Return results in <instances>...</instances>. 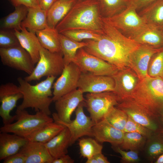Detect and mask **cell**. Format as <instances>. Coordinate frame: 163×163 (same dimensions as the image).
<instances>
[{
    "mask_svg": "<svg viewBox=\"0 0 163 163\" xmlns=\"http://www.w3.org/2000/svg\"><path fill=\"white\" fill-rule=\"evenodd\" d=\"M103 29L97 40H85L84 47L89 53L115 66L119 69L129 67L130 57L141 45L123 34L102 17Z\"/></svg>",
    "mask_w": 163,
    "mask_h": 163,
    "instance_id": "6da1fadb",
    "label": "cell"
},
{
    "mask_svg": "<svg viewBox=\"0 0 163 163\" xmlns=\"http://www.w3.org/2000/svg\"><path fill=\"white\" fill-rule=\"evenodd\" d=\"M103 24L97 0H77L55 28L59 33L69 30L86 29L101 34Z\"/></svg>",
    "mask_w": 163,
    "mask_h": 163,
    "instance_id": "7a4b0ae2",
    "label": "cell"
},
{
    "mask_svg": "<svg viewBox=\"0 0 163 163\" xmlns=\"http://www.w3.org/2000/svg\"><path fill=\"white\" fill-rule=\"evenodd\" d=\"M56 77L48 76L43 81L35 85L21 77L17 78L19 88L23 95V101L17 109H25L31 108L36 112H42L50 116L51 114L50 107L53 101L51 88Z\"/></svg>",
    "mask_w": 163,
    "mask_h": 163,
    "instance_id": "3957f363",
    "label": "cell"
},
{
    "mask_svg": "<svg viewBox=\"0 0 163 163\" xmlns=\"http://www.w3.org/2000/svg\"><path fill=\"white\" fill-rule=\"evenodd\" d=\"M131 98L156 117L163 114V79L148 75L141 80Z\"/></svg>",
    "mask_w": 163,
    "mask_h": 163,
    "instance_id": "277c9868",
    "label": "cell"
},
{
    "mask_svg": "<svg viewBox=\"0 0 163 163\" xmlns=\"http://www.w3.org/2000/svg\"><path fill=\"white\" fill-rule=\"evenodd\" d=\"M15 113L16 122L3 125L0 132L11 133L25 138L44 124L54 121L53 118L41 111L30 114L25 109H17Z\"/></svg>",
    "mask_w": 163,
    "mask_h": 163,
    "instance_id": "5b68a950",
    "label": "cell"
},
{
    "mask_svg": "<svg viewBox=\"0 0 163 163\" xmlns=\"http://www.w3.org/2000/svg\"><path fill=\"white\" fill-rule=\"evenodd\" d=\"M40 59L31 74L24 79L29 82L40 80L44 76L57 77L61 75L64 67L61 52H52L38 44Z\"/></svg>",
    "mask_w": 163,
    "mask_h": 163,
    "instance_id": "8992f818",
    "label": "cell"
},
{
    "mask_svg": "<svg viewBox=\"0 0 163 163\" xmlns=\"http://www.w3.org/2000/svg\"><path fill=\"white\" fill-rule=\"evenodd\" d=\"M120 101L113 91L89 93L85 96V107L94 123L103 119L107 113Z\"/></svg>",
    "mask_w": 163,
    "mask_h": 163,
    "instance_id": "52a82bcc",
    "label": "cell"
},
{
    "mask_svg": "<svg viewBox=\"0 0 163 163\" xmlns=\"http://www.w3.org/2000/svg\"><path fill=\"white\" fill-rule=\"evenodd\" d=\"M73 62L79 67L82 73L112 76L119 69L115 66L88 53L84 48L78 50Z\"/></svg>",
    "mask_w": 163,
    "mask_h": 163,
    "instance_id": "ba28073f",
    "label": "cell"
},
{
    "mask_svg": "<svg viewBox=\"0 0 163 163\" xmlns=\"http://www.w3.org/2000/svg\"><path fill=\"white\" fill-rule=\"evenodd\" d=\"M103 18L123 34L128 35V37L146 24L137 14L136 9L130 5H128L124 10L111 17Z\"/></svg>",
    "mask_w": 163,
    "mask_h": 163,
    "instance_id": "9c48e42d",
    "label": "cell"
},
{
    "mask_svg": "<svg viewBox=\"0 0 163 163\" xmlns=\"http://www.w3.org/2000/svg\"><path fill=\"white\" fill-rule=\"evenodd\" d=\"M84 101L80 103L75 110V118L69 123H65L58 119L54 113L52 114L54 121L67 128L71 134L70 145L79 138L85 136L93 137L92 127L95 124L91 117L86 115L84 112Z\"/></svg>",
    "mask_w": 163,
    "mask_h": 163,
    "instance_id": "30bf717a",
    "label": "cell"
},
{
    "mask_svg": "<svg viewBox=\"0 0 163 163\" xmlns=\"http://www.w3.org/2000/svg\"><path fill=\"white\" fill-rule=\"evenodd\" d=\"M0 56L3 65L24 71L29 75L35 67L30 54L21 46L0 48Z\"/></svg>",
    "mask_w": 163,
    "mask_h": 163,
    "instance_id": "8fae6325",
    "label": "cell"
},
{
    "mask_svg": "<svg viewBox=\"0 0 163 163\" xmlns=\"http://www.w3.org/2000/svg\"><path fill=\"white\" fill-rule=\"evenodd\" d=\"M82 73L79 67L73 62L65 66L60 76L53 84V101L77 89Z\"/></svg>",
    "mask_w": 163,
    "mask_h": 163,
    "instance_id": "7c38bea8",
    "label": "cell"
},
{
    "mask_svg": "<svg viewBox=\"0 0 163 163\" xmlns=\"http://www.w3.org/2000/svg\"><path fill=\"white\" fill-rule=\"evenodd\" d=\"M19 86L12 83L2 84L0 86V116L3 125H7L15 120V116L10 112L16 106L17 101L23 98Z\"/></svg>",
    "mask_w": 163,
    "mask_h": 163,
    "instance_id": "4fadbf2b",
    "label": "cell"
},
{
    "mask_svg": "<svg viewBox=\"0 0 163 163\" xmlns=\"http://www.w3.org/2000/svg\"><path fill=\"white\" fill-rule=\"evenodd\" d=\"M116 107L124 111L134 121L153 131L158 129L155 120L156 117L132 98L121 100Z\"/></svg>",
    "mask_w": 163,
    "mask_h": 163,
    "instance_id": "5bb4252c",
    "label": "cell"
},
{
    "mask_svg": "<svg viewBox=\"0 0 163 163\" xmlns=\"http://www.w3.org/2000/svg\"><path fill=\"white\" fill-rule=\"evenodd\" d=\"M115 86L114 80L112 76L82 72L78 88L83 93H97L114 92Z\"/></svg>",
    "mask_w": 163,
    "mask_h": 163,
    "instance_id": "9a60e30c",
    "label": "cell"
},
{
    "mask_svg": "<svg viewBox=\"0 0 163 163\" xmlns=\"http://www.w3.org/2000/svg\"><path fill=\"white\" fill-rule=\"evenodd\" d=\"M115 83L114 92L121 100L131 98L132 94L141 81L130 67L119 69L112 76Z\"/></svg>",
    "mask_w": 163,
    "mask_h": 163,
    "instance_id": "2e32d148",
    "label": "cell"
},
{
    "mask_svg": "<svg viewBox=\"0 0 163 163\" xmlns=\"http://www.w3.org/2000/svg\"><path fill=\"white\" fill-rule=\"evenodd\" d=\"M85 100L83 93L80 89H77L63 95L55 102L57 112L53 113L59 120L70 123L72 120L71 118L73 112Z\"/></svg>",
    "mask_w": 163,
    "mask_h": 163,
    "instance_id": "e0dca14e",
    "label": "cell"
},
{
    "mask_svg": "<svg viewBox=\"0 0 163 163\" xmlns=\"http://www.w3.org/2000/svg\"><path fill=\"white\" fill-rule=\"evenodd\" d=\"M163 49L141 45L132 54L129 58V67L135 72L140 80L148 75V66L152 56Z\"/></svg>",
    "mask_w": 163,
    "mask_h": 163,
    "instance_id": "ac0fdd59",
    "label": "cell"
},
{
    "mask_svg": "<svg viewBox=\"0 0 163 163\" xmlns=\"http://www.w3.org/2000/svg\"><path fill=\"white\" fill-rule=\"evenodd\" d=\"M93 136L98 142L110 143L113 147H119L124 133L117 129L103 119L95 123L92 129Z\"/></svg>",
    "mask_w": 163,
    "mask_h": 163,
    "instance_id": "d6986e66",
    "label": "cell"
},
{
    "mask_svg": "<svg viewBox=\"0 0 163 163\" xmlns=\"http://www.w3.org/2000/svg\"><path fill=\"white\" fill-rule=\"evenodd\" d=\"M129 37L141 45L163 48V32L159 28L152 25L146 24Z\"/></svg>",
    "mask_w": 163,
    "mask_h": 163,
    "instance_id": "ffe728a7",
    "label": "cell"
},
{
    "mask_svg": "<svg viewBox=\"0 0 163 163\" xmlns=\"http://www.w3.org/2000/svg\"><path fill=\"white\" fill-rule=\"evenodd\" d=\"M19 152L26 158L25 163H52L54 160L44 143L29 141Z\"/></svg>",
    "mask_w": 163,
    "mask_h": 163,
    "instance_id": "44dd1931",
    "label": "cell"
},
{
    "mask_svg": "<svg viewBox=\"0 0 163 163\" xmlns=\"http://www.w3.org/2000/svg\"><path fill=\"white\" fill-rule=\"evenodd\" d=\"M28 141L25 138L14 134L0 132V160L18 152Z\"/></svg>",
    "mask_w": 163,
    "mask_h": 163,
    "instance_id": "7402d4cb",
    "label": "cell"
},
{
    "mask_svg": "<svg viewBox=\"0 0 163 163\" xmlns=\"http://www.w3.org/2000/svg\"><path fill=\"white\" fill-rule=\"evenodd\" d=\"M70 142V132L68 129L65 127L59 133L44 144L54 159L67 154Z\"/></svg>",
    "mask_w": 163,
    "mask_h": 163,
    "instance_id": "603a6c76",
    "label": "cell"
},
{
    "mask_svg": "<svg viewBox=\"0 0 163 163\" xmlns=\"http://www.w3.org/2000/svg\"><path fill=\"white\" fill-rule=\"evenodd\" d=\"M14 31L21 46L29 53L34 64L37 63L40 59L38 48L39 42L35 34L24 27L20 31L16 29Z\"/></svg>",
    "mask_w": 163,
    "mask_h": 163,
    "instance_id": "cb8c5ba5",
    "label": "cell"
},
{
    "mask_svg": "<svg viewBox=\"0 0 163 163\" xmlns=\"http://www.w3.org/2000/svg\"><path fill=\"white\" fill-rule=\"evenodd\" d=\"M47 13L40 6L28 8L27 15L21 23L22 27L35 34L37 31L46 28L48 27Z\"/></svg>",
    "mask_w": 163,
    "mask_h": 163,
    "instance_id": "d4e9b609",
    "label": "cell"
},
{
    "mask_svg": "<svg viewBox=\"0 0 163 163\" xmlns=\"http://www.w3.org/2000/svg\"><path fill=\"white\" fill-rule=\"evenodd\" d=\"M77 0H57L47 11L48 26L55 28L65 17Z\"/></svg>",
    "mask_w": 163,
    "mask_h": 163,
    "instance_id": "484cf974",
    "label": "cell"
},
{
    "mask_svg": "<svg viewBox=\"0 0 163 163\" xmlns=\"http://www.w3.org/2000/svg\"><path fill=\"white\" fill-rule=\"evenodd\" d=\"M65 127L63 125L51 122L46 123L25 138L29 141L46 143L59 133Z\"/></svg>",
    "mask_w": 163,
    "mask_h": 163,
    "instance_id": "4316f807",
    "label": "cell"
},
{
    "mask_svg": "<svg viewBox=\"0 0 163 163\" xmlns=\"http://www.w3.org/2000/svg\"><path fill=\"white\" fill-rule=\"evenodd\" d=\"M35 34L43 47L52 52H61L59 33L55 28L48 26Z\"/></svg>",
    "mask_w": 163,
    "mask_h": 163,
    "instance_id": "83f0119b",
    "label": "cell"
},
{
    "mask_svg": "<svg viewBox=\"0 0 163 163\" xmlns=\"http://www.w3.org/2000/svg\"><path fill=\"white\" fill-rule=\"evenodd\" d=\"M139 13L146 24L160 28L163 25V0H155Z\"/></svg>",
    "mask_w": 163,
    "mask_h": 163,
    "instance_id": "f1b7e54d",
    "label": "cell"
},
{
    "mask_svg": "<svg viewBox=\"0 0 163 163\" xmlns=\"http://www.w3.org/2000/svg\"><path fill=\"white\" fill-rule=\"evenodd\" d=\"M15 8V10L13 12L2 19L0 22L1 29L21 30V23L27 15L28 8L24 5Z\"/></svg>",
    "mask_w": 163,
    "mask_h": 163,
    "instance_id": "f546056e",
    "label": "cell"
},
{
    "mask_svg": "<svg viewBox=\"0 0 163 163\" xmlns=\"http://www.w3.org/2000/svg\"><path fill=\"white\" fill-rule=\"evenodd\" d=\"M59 39L64 66L73 62L78 50L87 45L85 41H75L61 33H59Z\"/></svg>",
    "mask_w": 163,
    "mask_h": 163,
    "instance_id": "4dcf8cb0",
    "label": "cell"
},
{
    "mask_svg": "<svg viewBox=\"0 0 163 163\" xmlns=\"http://www.w3.org/2000/svg\"><path fill=\"white\" fill-rule=\"evenodd\" d=\"M101 16L111 17L123 11L128 5V0H97Z\"/></svg>",
    "mask_w": 163,
    "mask_h": 163,
    "instance_id": "1f68e13d",
    "label": "cell"
},
{
    "mask_svg": "<svg viewBox=\"0 0 163 163\" xmlns=\"http://www.w3.org/2000/svg\"><path fill=\"white\" fill-rule=\"evenodd\" d=\"M146 139L137 133H124L122 142L119 147L126 151L129 150L138 152L144 146Z\"/></svg>",
    "mask_w": 163,
    "mask_h": 163,
    "instance_id": "d6a6232c",
    "label": "cell"
},
{
    "mask_svg": "<svg viewBox=\"0 0 163 163\" xmlns=\"http://www.w3.org/2000/svg\"><path fill=\"white\" fill-rule=\"evenodd\" d=\"M78 145L81 156L87 158L102 152L103 148L96 139L91 138L79 139Z\"/></svg>",
    "mask_w": 163,
    "mask_h": 163,
    "instance_id": "836d02e7",
    "label": "cell"
},
{
    "mask_svg": "<svg viewBox=\"0 0 163 163\" xmlns=\"http://www.w3.org/2000/svg\"><path fill=\"white\" fill-rule=\"evenodd\" d=\"M128 118V115L124 111L115 106L107 113L104 119L116 129L123 131Z\"/></svg>",
    "mask_w": 163,
    "mask_h": 163,
    "instance_id": "e575fe53",
    "label": "cell"
},
{
    "mask_svg": "<svg viewBox=\"0 0 163 163\" xmlns=\"http://www.w3.org/2000/svg\"><path fill=\"white\" fill-rule=\"evenodd\" d=\"M70 39L78 42L88 40H96L100 37L101 34L86 29H75L63 31L61 33Z\"/></svg>",
    "mask_w": 163,
    "mask_h": 163,
    "instance_id": "d590c367",
    "label": "cell"
},
{
    "mask_svg": "<svg viewBox=\"0 0 163 163\" xmlns=\"http://www.w3.org/2000/svg\"><path fill=\"white\" fill-rule=\"evenodd\" d=\"M148 139L145 152L148 158L152 161L163 154V139L153 135Z\"/></svg>",
    "mask_w": 163,
    "mask_h": 163,
    "instance_id": "8d00e7d4",
    "label": "cell"
},
{
    "mask_svg": "<svg viewBox=\"0 0 163 163\" xmlns=\"http://www.w3.org/2000/svg\"><path fill=\"white\" fill-rule=\"evenodd\" d=\"M148 75L163 79V49L152 56L148 66Z\"/></svg>",
    "mask_w": 163,
    "mask_h": 163,
    "instance_id": "74e56055",
    "label": "cell"
},
{
    "mask_svg": "<svg viewBox=\"0 0 163 163\" xmlns=\"http://www.w3.org/2000/svg\"><path fill=\"white\" fill-rule=\"evenodd\" d=\"M123 131L124 133H137L148 139L153 135L152 133L153 132L150 129L136 122L128 116Z\"/></svg>",
    "mask_w": 163,
    "mask_h": 163,
    "instance_id": "f35d334b",
    "label": "cell"
},
{
    "mask_svg": "<svg viewBox=\"0 0 163 163\" xmlns=\"http://www.w3.org/2000/svg\"><path fill=\"white\" fill-rule=\"evenodd\" d=\"M21 46L14 32L10 30L1 29L0 48H8Z\"/></svg>",
    "mask_w": 163,
    "mask_h": 163,
    "instance_id": "ab89813d",
    "label": "cell"
},
{
    "mask_svg": "<svg viewBox=\"0 0 163 163\" xmlns=\"http://www.w3.org/2000/svg\"><path fill=\"white\" fill-rule=\"evenodd\" d=\"M114 148H115L117 152L121 155V161L122 162L137 163L140 161L138 152L132 150L126 151L118 146L115 147Z\"/></svg>",
    "mask_w": 163,
    "mask_h": 163,
    "instance_id": "60d3db41",
    "label": "cell"
},
{
    "mask_svg": "<svg viewBox=\"0 0 163 163\" xmlns=\"http://www.w3.org/2000/svg\"><path fill=\"white\" fill-rule=\"evenodd\" d=\"M15 7L24 5L28 8L39 7L40 0H9Z\"/></svg>",
    "mask_w": 163,
    "mask_h": 163,
    "instance_id": "b9f144b4",
    "label": "cell"
},
{
    "mask_svg": "<svg viewBox=\"0 0 163 163\" xmlns=\"http://www.w3.org/2000/svg\"><path fill=\"white\" fill-rule=\"evenodd\" d=\"M26 158L23 154L18 152L6 158L3 163H25Z\"/></svg>",
    "mask_w": 163,
    "mask_h": 163,
    "instance_id": "7bdbcfd3",
    "label": "cell"
},
{
    "mask_svg": "<svg viewBox=\"0 0 163 163\" xmlns=\"http://www.w3.org/2000/svg\"><path fill=\"white\" fill-rule=\"evenodd\" d=\"M155 0H128L129 5L134 7L136 10L143 9Z\"/></svg>",
    "mask_w": 163,
    "mask_h": 163,
    "instance_id": "ee69618b",
    "label": "cell"
},
{
    "mask_svg": "<svg viewBox=\"0 0 163 163\" xmlns=\"http://www.w3.org/2000/svg\"><path fill=\"white\" fill-rule=\"evenodd\" d=\"M75 161L68 155H64L60 157L54 159L52 163H74Z\"/></svg>",
    "mask_w": 163,
    "mask_h": 163,
    "instance_id": "f6af8a7d",
    "label": "cell"
},
{
    "mask_svg": "<svg viewBox=\"0 0 163 163\" xmlns=\"http://www.w3.org/2000/svg\"><path fill=\"white\" fill-rule=\"evenodd\" d=\"M56 0H40V7L42 9L47 11L51 6Z\"/></svg>",
    "mask_w": 163,
    "mask_h": 163,
    "instance_id": "bcb514c9",
    "label": "cell"
},
{
    "mask_svg": "<svg viewBox=\"0 0 163 163\" xmlns=\"http://www.w3.org/2000/svg\"><path fill=\"white\" fill-rule=\"evenodd\" d=\"M97 163H109L110 162L107 158L102 154V152L97 154L94 156Z\"/></svg>",
    "mask_w": 163,
    "mask_h": 163,
    "instance_id": "7dc6e473",
    "label": "cell"
},
{
    "mask_svg": "<svg viewBox=\"0 0 163 163\" xmlns=\"http://www.w3.org/2000/svg\"><path fill=\"white\" fill-rule=\"evenodd\" d=\"M86 161V163H97V162L94 156L88 158Z\"/></svg>",
    "mask_w": 163,
    "mask_h": 163,
    "instance_id": "c3c4849f",
    "label": "cell"
},
{
    "mask_svg": "<svg viewBox=\"0 0 163 163\" xmlns=\"http://www.w3.org/2000/svg\"><path fill=\"white\" fill-rule=\"evenodd\" d=\"M155 163H163V154L158 156L155 161Z\"/></svg>",
    "mask_w": 163,
    "mask_h": 163,
    "instance_id": "681fc988",
    "label": "cell"
},
{
    "mask_svg": "<svg viewBox=\"0 0 163 163\" xmlns=\"http://www.w3.org/2000/svg\"><path fill=\"white\" fill-rule=\"evenodd\" d=\"M159 28L163 32V25Z\"/></svg>",
    "mask_w": 163,
    "mask_h": 163,
    "instance_id": "f907efd6",
    "label": "cell"
},
{
    "mask_svg": "<svg viewBox=\"0 0 163 163\" xmlns=\"http://www.w3.org/2000/svg\"><path fill=\"white\" fill-rule=\"evenodd\" d=\"M161 132V133H162V136L163 137V130H162Z\"/></svg>",
    "mask_w": 163,
    "mask_h": 163,
    "instance_id": "816d5d0a",
    "label": "cell"
},
{
    "mask_svg": "<svg viewBox=\"0 0 163 163\" xmlns=\"http://www.w3.org/2000/svg\"><path fill=\"white\" fill-rule=\"evenodd\" d=\"M162 116H162L163 117V118H162L163 119H163V114H162Z\"/></svg>",
    "mask_w": 163,
    "mask_h": 163,
    "instance_id": "f5cc1de1",
    "label": "cell"
}]
</instances>
